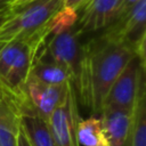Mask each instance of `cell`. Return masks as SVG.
Instances as JSON below:
<instances>
[{"mask_svg": "<svg viewBox=\"0 0 146 146\" xmlns=\"http://www.w3.org/2000/svg\"><path fill=\"white\" fill-rule=\"evenodd\" d=\"M78 96L71 84L64 102L49 117V127L56 146H80L76 139V128L80 121Z\"/></svg>", "mask_w": 146, "mask_h": 146, "instance_id": "cell-7", "label": "cell"}, {"mask_svg": "<svg viewBox=\"0 0 146 146\" xmlns=\"http://www.w3.org/2000/svg\"><path fill=\"white\" fill-rule=\"evenodd\" d=\"M76 139L79 145L82 146H108L102 119L96 116L79 121Z\"/></svg>", "mask_w": 146, "mask_h": 146, "instance_id": "cell-15", "label": "cell"}, {"mask_svg": "<svg viewBox=\"0 0 146 146\" xmlns=\"http://www.w3.org/2000/svg\"><path fill=\"white\" fill-rule=\"evenodd\" d=\"M71 84L72 82L63 86H50L27 78L24 95L36 114L48 122L52 112L64 102Z\"/></svg>", "mask_w": 146, "mask_h": 146, "instance_id": "cell-8", "label": "cell"}, {"mask_svg": "<svg viewBox=\"0 0 146 146\" xmlns=\"http://www.w3.org/2000/svg\"><path fill=\"white\" fill-rule=\"evenodd\" d=\"M63 0H34L15 9L0 26V42L10 40L46 39L50 23L62 8Z\"/></svg>", "mask_w": 146, "mask_h": 146, "instance_id": "cell-2", "label": "cell"}, {"mask_svg": "<svg viewBox=\"0 0 146 146\" xmlns=\"http://www.w3.org/2000/svg\"><path fill=\"white\" fill-rule=\"evenodd\" d=\"M120 0H90L78 16L76 26L80 32L95 33L103 31L116 17Z\"/></svg>", "mask_w": 146, "mask_h": 146, "instance_id": "cell-9", "label": "cell"}, {"mask_svg": "<svg viewBox=\"0 0 146 146\" xmlns=\"http://www.w3.org/2000/svg\"><path fill=\"white\" fill-rule=\"evenodd\" d=\"M29 78L50 86H63L72 82L70 70L47 55L42 50V47L36 55Z\"/></svg>", "mask_w": 146, "mask_h": 146, "instance_id": "cell-11", "label": "cell"}, {"mask_svg": "<svg viewBox=\"0 0 146 146\" xmlns=\"http://www.w3.org/2000/svg\"><path fill=\"white\" fill-rule=\"evenodd\" d=\"M31 1H34V0H13L11 3L8 6V8L9 9H15V8H18L21 6H24V5H26V3L31 2Z\"/></svg>", "mask_w": 146, "mask_h": 146, "instance_id": "cell-19", "label": "cell"}, {"mask_svg": "<svg viewBox=\"0 0 146 146\" xmlns=\"http://www.w3.org/2000/svg\"><path fill=\"white\" fill-rule=\"evenodd\" d=\"M8 15H9V8L8 7H6V8H3V9L0 10V26L3 24V22L8 17Z\"/></svg>", "mask_w": 146, "mask_h": 146, "instance_id": "cell-21", "label": "cell"}, {"mask_svg": "<svg viewBox=\"0 0 146 146\" xmlns=\"http://www.w3.org/2000/svg\"><path fill=\"white\" fill-rule=\"evenodd\" d=\"M136 51L103 32L86 42V67L79 97L94 113H100L104 99Z\"/></svg>", "mask_w": 146, "mask_h": 146, "instance_id": "cell-1", "label": "cell"}, {"mask_svg": "<svg viewBox=\"0 0 146 146\" xmlns=\"http://www.w3.org/2000/svg\"><path fill=\"white\" fill-rule=\"evenodd\" d=\"M103 33L131 47L140 57H145L146 41V0H139L122 18L114 21Z\"/></svg>", "mask_w": 146, "mask_h": 146, "instance_id": "cell-6", "label": "cell"}, {"mask_svg": "<svg viewBox=\"0 0 146 146\" xmlns=\"http://www.w3.org/2000/svg\"><path fill=\"white\" fill-rule=\"evenodd\" d=\"M11 1L13 0H0V10L6 8V7H8L11 3Z\"/></svg>", "mask_w": 146, "mask_h": 146, "instance_id": "cell-22", "label": "cell"}, {"mask_svg": "<svg viewBox=\"0 0 146 146\" xmlns=\"http://www.w3.org/2000/svg\"><path fill=\"white\" fill-rule=\"evenodd\" d=\"M81 36L82 33L75 23L70 27L49 33L42 46L47 55L70 70L76 96L82 89L86 67V42H82Z\"/></svg>", "mask_w": 146, "mask_h": 146, "instance_id": "cell-4", "label": "cell"}, {"mask_svg": "<svg viewBox=\"0 0 146 146\" xmlns=\"http://www.w3.org/2000/svg\"><path fill=\"white\" fill-rule=\"evenodd\" d=\"M17 146H31L26 139V137L24 136L23 131L19 129V132H18V138H17Z\"/></svg>", "mask_w": 146, "mask_h": 146, "instance_id": "cell-20", "label": "cell"}, {"mask_svg": "<svg viewBox=\"0 0 146 146\" xmlns=\"http://www.w3.org/2000/svg\"><path fill=\"white\" fill-rule=\"evenodd\" d=\"M26 97L19 96L0 82V124L21 127L22 110Z\"/></svg>", "mask_w": 146, "mask_h": 146, "instance_id": "cell-13", "label": "cell"}, {"mask_svg": "<svg viewBox=\"0 0 146 146\" xmlns=\"http://www.w3.org/2000/svg\"><path fill=\"white\" fill-rule=\"evenodd\" d=\"M90 0H63V7L72 9L74 11H80Z\"/></svg>", "mask_w": 146, "mask_h": 146, "instance_id": "cell-18", "label": "cell"}, {"mask_svg": "<svg viewBox=\"0 0 146 146\" xmlns=\"http://www.w3.org/2000/svg\"><path fill=\"white\" fill-rule=\"evenodd\" d=\"M19 128L0 124V146H17Z\"/></svg>", "mask_w": 146, "mask_h": 146, "instance_id": "cell-16", "label": "cell"}, {"mask_svg": "<svg viewBox=\"0 0 146 146\" xmlns=\"http://www.w3.org/2000/svg\"><path fill=\"white\" fill-rule=\"evenodd\" d=\"M139 0H120L119 3V8H117V13H116V17L114 21H117L120 18H122L124 15H127L130 9L138 2ZM113 21V22H114Z\"/></svg>", "mask_w": 146, "mask_h": 146, "instance_id": "cell-17", "label": "cell"}, {"mask_svg": "<svg viewBox=\"0 0 146 146\" xmlns=\"http://www.w3.org/2000/svg\"><path fill=\"white\" fill-rule=\"evenodd\" d=\"M43 42L42 38L0 42V82L24 96L25 83Z\"/></svg>", "mask_w": 146, "mask_h": 146, "instance_id": "cell-3", "label": "cell"}, {"mask_svg": "<svg viewBox=\"0 0 146 146\" xmlns=\"http://www.w3.org/2000/svg\"><path fill=\"white\" fill-rule=\"evenodd\" d=\"M21 130L31 146H56L49 123L36 114L27 99L22 110Z\"/></svg>", "mask_w": 146, "mask_h": 146, "instance_id": "cell-12", "label": "cell"}, {"mask_svg": "<svg viewBox=\"0 0 146 146\" xmlns=\"http://www.w3.org/2000/svg\"><path fill=\"white\" fill-rule=\"evenodd\" d=\"M128 146H146V79L143 80L132 110Z\"/></svg>", "mask_w": 146, "mask_h": 146, "instance_id": "cell-14", "label": "cell"}, {"mask_svg": "<svg viewBox=\"0 0 146 146\" xmlns=\"http://www.w3.org/2000/svg\"><path fill=\"white\" fill-rule=\"evenodd\" d=\"M100 114L108 146H128L132 111L117 107H103Z\"/></svg>", "mask_w": 146, "mask_h": 146, "instance_id": "cell-10", "label": "cell"}, {"mask_svg": "<svg viewBox=\"0 0 146 146\" xmlns=\"http://www.w3.org/2000/svg\"><path fill=\"white\" fill-rule=\"evenodd\" d=\"M145 79V57L136 55L110 88L103 107H117L132 111L143 80ZM102 107V108H103Z\"/></svg>", "mask_w": 146, "mask_h": 146, "instance_id": "cell-5", "label": "cell"}]
</instances>
